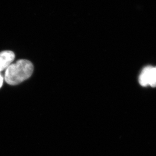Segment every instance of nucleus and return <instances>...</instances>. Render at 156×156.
I'll use <instances>...</instances> for the list:
<instances>
[{
  "label": "nucleus",
  "instance_id": "obj_3",
  "mask_svg": "<svg viewBox=\"0 0 156 156\" xmlns=\"http://www.w3.org/2000/svg\"><path fill=\"white\" fill-rule=\"evenodd\" d=\"M14 58L15 54L12 51L6 50L0 53V72L7 69Z\"/></svg>",
  "mask_w": 156,
  "mask_h": 156
},
{
  "label": "nucleus",
  "instance_id": "obj_2",
  "mask_svg": "<svg viewBox=\"0 0 156 156\" xmlns=\"http://www.w3.org/2000/svg\"><path fill=\"white\" fill-rule=\"evenodd\" d=\"M139 83L142 87H156V66H147L142 69L139 77Z\"/></svg>",
  "mask_w": 156,
  "mask_h": 156
},
{
  "label": "nucleus",
  "instance_id": "obj_1",
  "mask_svg": "<svg viewBox=\"0 0 156 156\" xmlns=\"http://www.w3.org/2000/svg\"><path fill=\"white\" fill-rule=\"evenodd\" d=\"M34 65L27 59H19L6 69L5 80L11 86L18 85L29 79L34 71Z\"/></svg>",
  "mask_w": 156,
  "mask_h": 156
},
{
  "label": "nucleus",
  "instance_id": "obj_4",
  "mask_svg": "<svg viewBox=\"0 0 156 156\" xmlns=\"http://www.w3.org/2000/svg\"><path fill=\"white\" fill-rule=\"evenodd\" d=\"M3 81H4V78L0 73V89L2 87Z\"/></svg>",
  "mask_w": 156,
  "mask_h": 156
}]
</instances>
